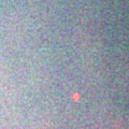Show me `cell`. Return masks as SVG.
<instances>
[{"label":"cell","instance_id":"1","mask_svg":"<svg viewBox=\"0 0 129 129\" xmlns=\"http://www.w3.org/2000/svg\"><path fill=\"white\" fill-rule=\"evenodd\" d=\"M114 129H129V118H123L119 119L115 124Z\"/></svg>","mask_w":129,"mask_h":129}]
</instances>
